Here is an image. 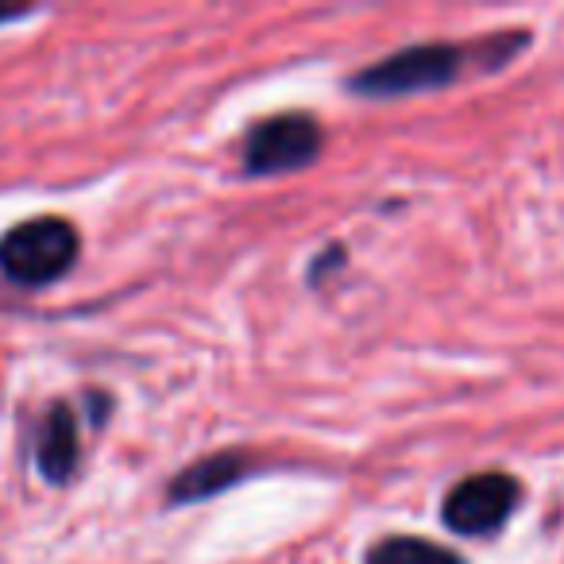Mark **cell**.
Segmentation results:
<instances>
[{
	"mask_svg": "<svg viewBox=\"0 0 564 564\" xmlns=\"http://www.w3.org/2000/svg\"><path fill=\"white\" fill-rule=\"evenodd\" d=\"M78 228L63 217H35L0 240V271L24 286H47L78 263Z\"/></svg>",
	"mask_w": 564,
	"mask_h": 564,
	"instance_id": "cell-1",
	"label": "cell"
},
{
	"mask_svg": "<svg viewBox=\"0 0 564 564\" xmlns=\"http://www.w3.org/2000/svg\"><path fill=\"white\" fill-rule=\"evenodd\" d=\"M468 47L456 43H417L399 55H387L383 63L368 66L356 74L348 86L364 97H406V94H425V89L453 86L460 78V70L468 66Z\"/></svg>",
	"mask_w": 564,
	"mask_h": 564,
	"instance_id": "cell-2",
	"label": "cell"
},
{
	"mask_svg": "<svg viewBox=\"0 0 564 564\" xmlns=\"http://www.w3.org/2000/svg\"><path fill=\"white\" fill-rule=\"evenodd\" d=\"M522 502V484L507 471H479L468 476L445 495L441 518L453 533L464 538H487L495 533Z\"/></svg>",
	"mask_w": 564,
	"mask_h": 564,
	"instance_id": "cell-3",
	"label": "cell"
},
{
	"mask_svg": "<svg viewBox=\"0 0 564 564\" xmlns=\"http://www.w3.org/2000/svg\"><path fill=\"white\" fill-rule=\"evenodd\" d=\"M322 151V128L314 117L302 112H282L251 128L243 143V166L248 174H286L314 163Z\"/></svg>",
	"mask_w": 564,
	"mask_h": 564,
	"instance_id": "cell-4",
	"label": "cell"
},
{
	"mask_svg": "<svg viewBox=\"0 0 564 564\" xmlns=\"http://www.w3.org/2000/svg\"><path fill=\"white\" fill-rule=\"evenodd\" d=\"M35 464L51 484H66L70 471L78 468V417L66 402L51 406V414L43 417L40 437H35Z\"/></svg>",
	"mask_w": 564,
	"mask_h": 564,
	"instance_id": "cell-5",
	"label": "cell"
},
{
	"mask_svg": "<svg viewBox=\"0 0 564 564\" xmlns=\"http://www.w3.org/2000/svg\"><path fill=\"white\" fill-rule=\"evenodd\" d=\"M248 471V460L240 453H217V456H205V460L189 464L178 479L171 484V502H197V499H209V495L225 491L232 487L236 479Z\"/></svg>",
	"mask_w": 564,
	"mask_h": 564,
	"instance_id": "cell-6",
	"label": "cell"
},
{
	"mask_svg": "<svg viewBox=\"0 0 564 564\" xmlns=\"http://www.w3.org/2000/svg\"><path fill=\"white\" fill-rule=\"evenodd\" d=\"M364 564H464V556L425 538H387L368 549Z\"/></svg>",
	"mask_w": 564,
	"mask_h": 564,
	"instance_id": "cell-7",
	"label": "cell"
},
{
	"mask_svg": "<svg viewBox=\"0 0 564 564\" xmlns=\"http://www.w3.org/2000/svg\"><path fill=\"white\" fill-rule=\"evenodd\" d=\"M28 12L24 9H0V24H4V20H24Z\"/></svg>",
	"mask_w": 564,
	"mask_h": 564,
	"instance_id": "cell-8",
	"label": "cell"
}]
</instances>
